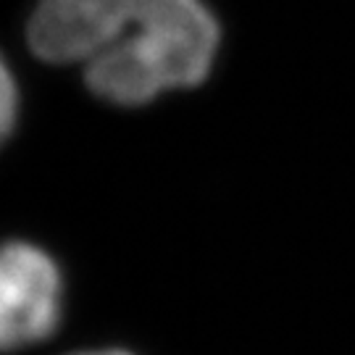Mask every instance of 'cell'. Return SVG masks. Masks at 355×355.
<instances>
[{
    "mask_svg": "<svg viewBox=\"0 0 355 355\" xmlns=\"http://www.w3.org/2000/svg\"><path fill=\"white\" fill-rule=\"evenodd\" d=\"M29 45L48 64H82L87 87L116 105L200 85L218 51L203 0H40Z\"/></svg>",
    "mask_w": 355,
    "mask_h": 355,
    "instance_id": "1",
    "label": "cell"
},
{
    "mask_svg": "<svg viewBox=\"0 0 355 355\" xmlns=\"http://www.w3.org/2000/svg\"><path fill=\"white\" fill-rule=\"evenodd\" d=\"M64 282L51 255L32 242L0 245V353L51 337L61 321Z\"/></svg>",
    "mask_w": 355,
    "mask_h": 355,
    "instance_id": "2",
    "label": "cell"
},
{
    "mask_svg": "<svg viewBox=\"0 0 355 355\" xmlns=\"http://www.w3.org/2000/svg\"><path fill=\"white\" fill-rule=\"evenodd\" d=\"M19 114V92L8 66L0 61V145L8 140Z\"/></svg>",
    "mask_w": 355,
    "mask_h": 355,
    "instance_id": "3",
    "label": "cell"
},
{
    "mask_svg": "<svg viewBox=\"0 0 355 355\" xmlns=\"http://www.w3.org/2000/svg\"><path fill=\"white\" fill-rule=\"evenodd\" d=\"M76 355H132L124 350H95V353H76Z\"/></svg>",
    "mask_w": 355,
    "mask_h": 355,
    "instance_id": "4",
    "label": "cell"
}]
</instances>
